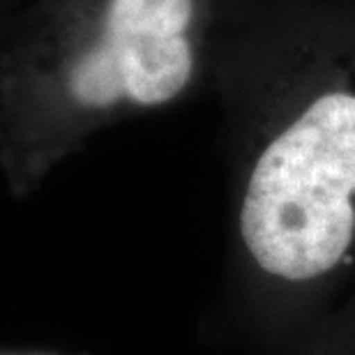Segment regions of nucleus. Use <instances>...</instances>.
Segmentation results:
<instances>
[{
  "instance_id": "obj_2",
  "label": "nucleus",
  "mask_w": 355,
  "mask_h": 355,
  "mask_svg": "<svg viewBox=\"0 0 355 355\" xmlns=\"http://www.w3.org/2000/svg\"><path fill=\"white\" fill-rule=\"evenodd\" d=\"M250 0H33L0 19V144L37 159L219 74Z\"/></svg>"
},
{
  "instance_id": "obj_1",
  "label": "nucleus",
  "mask_w": 355,
  "mask_h": 355,
  "mask_svg": "<svg viewBox=\"0 0 355 355\" xmlns=\"http://www.w3.org/2000/svg\"><path fill=\"white\" fill-rule=\"evenodd\" d=\"M245 21L217 79L257 109L238 236L282 293L332 282L355 259V19L307 28L279 69Z\"/></svg>"
},
{
  "instance_id": "obj_3",
  "label": "nucleus",
  "mask_w": 355,
  "mask_h": 355,
  "mask_svg": "<svg viewBox=\"0 0 355 355\" xmlns=\"http://www.w3.org/2000/svg\"><path fill=\"white\" fill-rule=\"evenodd\" d=\"M14 5H17V0H0V19H5L7 14L14 12Z\"/></svg>"
}]
</instances>
